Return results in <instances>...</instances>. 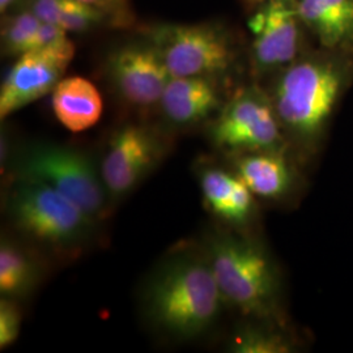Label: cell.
<instances>
[{
	"mask_svg": "<svg viewBox=\"0 0 353 353\" xmlns=\"http://www.w3.org/2000/svg\"><path fill=\"white\" fill-rule=\"evenodd\" d=\"M114 87L123 100L138 108L160 103L170 80L164 59L152 43H134L115 51L109 63Z\"/></svg>",
	"mask_w": 353,
	"mask_h": 353,
	"instance_id": "obj_11",
	"label": "cell"
},
{
	"mask_svg": "<svg viewBox=\"0 0 353 353\" xmlns=\"http://www.w3.org/2000/svg\"><path fill=\"white\" fill-rule=\"evenodd\" d=\"M353 85V57L309 48L271 76L267 89L290 151L299 163L316 159L343 97Z\"/></svg>",
	"mask_w": 353,
	"mask_h": 353,
	"instance_id": "obj_1",
	"label": "cell"
},
{
	"mask_svg": "<svg viewBox=\"0 0 353 353\" xmlns=\"http://www.w3.org/2000/svg\"><path fill=\"white\" fill-rule=\"evenodd\" d=\"M234 173L255 198L268 202L288 199L299 188L297 159L290 150L246 152L233 156Z\"/></svg>",
	"mask_w": 353,
	"mask_h": 353,
	"instance_id": "obj_12",
	"label": "cell"
},
{
	"mask_svg": "<svg viewBox=\"0 0 353 353\" xmlns=\"http://www.w3.org/2000/svg\"><path fill=\"white\" fill-rule=\"evenodd\" d=\"M150 41L172 77L219 79L227 75L237 58L233 38L216 24L160 26L152 29Z\"/></svg>",
	"mask_w": 353,
	"mask_h": 353,
	"instance_id": "obj_7",
	"label": "cell"
},
{
	"mask_svg": "<svg viewBox=\"0 0 353 353\" xmlns=\"http://www.w3.org/2000/svg\"><path fill=\"white\" fill-rule=\"evenodd\" d=\"M51 106L57 119L71 132H83L94 126L102 115L99 89L80 76L62 79L51 92Z\"/></svg>",
	"mask_w": 353,
	"mask_h": 353,
	"instance_id": "obj_15",
	"label": "cell"
},
{
	"mask_svg": "<svg viewBox=\"0 0 353 353\" xmlns=\"http://www.w3.org/2000/svg\"><path fill=\"white\" fill-rule=\"evenodd\" d=\"M11 165L14 179H33L49 185L94 221L106 216L110 199L100 169L87 152L54 143H34L19 152Z\"/></svg>",
	"mask_w": 353,
	"mask_h": 353,
	"instance_id": "obj_5",
	"label": "cell"
},
{
	"mask_svg": "<svg viewBox=\"0 0 353 353\" xmlns=\"http://www.w3.org/2000/svg\"><path fill=\"white\" fill-rule=\"evenodd\" d=\"M106 23L103 14L94 7L80 0H63L58 24L68 33L85 32L96 26Z\"/></svg>",
	"mask_w": 353,
	"mask_h": 353,
	"instance_id": "obj_20",
	"label": "cell"
},
{
	"mask_svg": "<svg viewBox=\"0 0 353 353\" xmlns=\"http://www.w3.org/2000/svg\"><path fill=\"white\" fill-rule=\"evenodd\" d=\"M7 212L26 237L58 252L79 250L96 223L76 203L39 181L16 178Z\"/></svg>",
	"mask_w": 353,
	"mask_h": 353,
	"instance_id": "obj_4",
	"label": "cell"
},
{
	"mask_svg": "<svg viewBox=\"0 0 353 353\" xmlns=\"http://www.w3.org/2000/svg\"><path fill=\"white\" fill-rule=\"evenodd\" d=\"M143 305L153 327L173 339L191 341L212 327L225 303L205 252H181L154 270Z\"/></svg>",
	"mask_w": 353,
	"mask_h": 353,
	"instance_id": "obj_2",
	"label": "cell"
},
{
	"mask_svg": "<svg viewBox=\"0 0 353 353\" xmlns=\"http://www.w3.org/2000/svg\"><path fill=\"white\" fill-rule=\"evenodd\" d=\"M205 255L224 303L250 321L283 325V284L265 246L236 232L211 236Z\"/></svg>",
	"mask_w": 353,
	"mask_h": 353,
	"instance_id": "obj_3",
	"label": "cell"
},
{
	"mask_svg": "<svg viewBox=\"0 0 353 353\" xmlns=\"http://www.w3.org/2000/svg\"><path fill=\"white\" fill-rule=\"evenodd\" d=\"M94 7L103 14L106 24L127 28L134 23V12L130 0H80Z\"/></svg>",
	"mask_w": 353,
	"mask_h": 353,
	"instance_id": "obj_22",
	"label": "cell"
},
{
	"mask_svg": "<svg viewBox=\"0 0 353 353\" xmlns=\"http://www.w3.org/2000/svg\"><path fill=\"white\" fill-rule=\"evenodd\" d=\"M228 351L236 353H292L297 351V344L283 325L252 321L233 334Z\"/></svg>",
	"mask_w": 353,
	"mask_h": 353,
	"instance_id": "obj_17",
	"label": "cell"
},
{
	"mask_svg": "<svg viewBox=\"0 0 353 353\" xmlns=\"http://www.w3.org/2000/svg\"><path fill=\"white\" fill-rule=\"evenodd\" d=\"M21 330V312L16 300H0V348L6 350L17 341Z\"/></svg>",
	"mask_w": 353,
	"mask_h": 353,
	"instance_id": "obj_21",
	"label": "cell"
},
{
	"mask_svg": "<svg viewBox=\"0 0 353 353\" xmlns=\"http://www.w3.org/2000/svg\"><path fill=\"white\" fill-rule=\"evenodd\" d=\"M326 12V33L318 45L353 57V0H322Z\"/></svg>",
	"mask_w": 353,
	"mask_h": 353,
	"instance_id": "obj_18",
	"label": "cell"
},
{
	"mask_svg": "<svg viewBox=\"0 0 353 353\" xmlns=\"http://www.w3.org/2000/svg\"><path fill=\"white\" fill-rule=\"evenodd\" d=\"M75 54L57 50H30L19 55L0 89V118L51 93L63 79Z\"/></svg>",
	"mask_w": 353,
	"mask_h": 353,
	"instance_id": "obj_10",
	"label": "cell"
},
{
	"mask_svg": "<svg viewBox=\"0 0 353 353\" xmlns=\"http://www.w3.org/2000/svg\"><path fill=\"white\" fill-rule=\"evenodd\" d=\"M262 1H265V0H243V3L248 6V7H250V8H255L258 4H261Z\"/></svg>",
	"mask_w": 353,
	"mask_h": 353,
	"instance_id": "obj_25",
	"label": "cell"
},
{
	"mask_svg": "<svg viewBox=\"0 0 353 353\" xmlns=\"http://www.w3.org/2000/svg\"><path fill=\"white\" fill-rule=\"evenodd\" d=\"M14 1H16V0H0V11H1V13L8 11L10 7L13 6Z\"/></svg>",
	"mask_w": 353,
	"mask_h": 353,
	"instance_id": "obj_24",
	"label": "cell"
},
{
	"mask_svg": "<svg viewBox=\"0 0 353 353\" xmlns=\"http://www.w3.org/2000/svg\"><path fill=\"white\" fill-rule=\"evenodd\" d=\"M248 28L250 68L256 80L275 75L309 49L296 0L262 1L254 8Z\"/></svg>",
	"mask_w": 353,
	"mask_h": 353,
	"instance_id": "obj_8",
	"label": "cell"
},
{
	"mask_svg": "<svg viewBox=\"0 0 353 353\" xmlns=\"http://www.w3.org/2000/svg\"><path fill=\"white\" fill-rule=\"evenodd\" d=\"M165 147L148 127L127 125L113 134L102 157L100 173L110 202L135 189L163 159Z\"/></svg>",
	"mask_w": 353,
	"mask_h": 353,
	"instance_id": "obj_9",
	"label": "cell"
},
{
	"mask_svg": "<svg viewBox=\"0 0 353 353\" xmlns=\"http://www.w3.org/2000/svg\"><path fill=\"white\" fill-rule=\"evenodd\" d=\"M199 185L205 207L233 227H246L255 212V195L234 172L204 168Z\"/></svg>",
	"mask_w": 353,
	"mask_h": 353,
	"instance_id": "obj_14",
	"label": "cell"
},
{
	"mask_svg": "<svg viewBox=\"0 0 353 353\" xmlns=\"http://www.w3.org/2000/svg\"><path fill=\"white\" fill-rule=\"evenodd\" d=\"M62 1L63 0H32L30 11L34 13L42 23L58 24Z\"/></svg>",
	"mask_w": 353,
	"mask_h": 353,
	"instance_id": "obj_23",
	"label": "cell"
},
{
	"mask_svg": "<svg viewBox=\"0 0 353 353\" xmlns=\"http://www.w3.org/2000/svg\"><path fill=\"white\" fill-rule=\"evenodd\" d=\"M159 105L172 123L190 126L219 113L224 102L214 77H170Z\"/></svg>",
	"mask_w": 353,
	"mask_h": 353,
	"instance_id": "obj_13",
	"label": "cell"
},
{
	"mask_svg": "<svg viewBox=\"0 0 353 353\" xmlns=\"http://www.w3.org/2000/svg\"><path fill=\"white\" fill-rule=\"evenodd\" d=\"M41 20L30 10L14 13L7 19L1 30L3 51L19 57L32 49Z\"/></svg>",
	"mask_w": 353,
	"mask_h": 353,
	"instance_id": "obj_19",
	"label": "cell"
},
{
	"mask_svg": "<svg viewBox=\"0 0 353 353\" xmlns=\"http://www.w3.org/2000/svg\"><path fill=\"white\" fill-rule=\"evenodd\" d=\"M39 279L37 261L17 242L3 239L0 243L1 297L23 299L30 294Z\"/></svg>",
	"mask_w": 353,
	"mask_h": 353,
	"instance_id": "obj_16",
	"label": "cell"
},
{
	"mask_svg": "<svg viewBox=\"0 0 353 353\" xmlns=\"http://www.w3.org/2000/svg\"><path fill=\"white\" fill-rule=\"evenodd\" d=\"M210 139L232 156L290 150L270 94L258 81L237 89L224 102L210 128Z\"/></svg>",
	"mask_w": 353,
	"mask_h": 353,
	"instance_id": "obj_6",
	"label": "cell"
}]
</instances>
